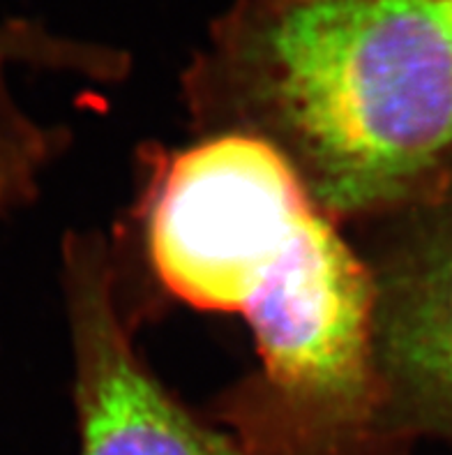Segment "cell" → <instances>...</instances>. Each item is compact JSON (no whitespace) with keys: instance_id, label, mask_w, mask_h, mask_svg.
Wrapping results in <instances>:
<instances>
[{"instance_id":"6da1fadb","label":"cell","mask_w":452,"mask_h":455,"mask_svg":"<svg viewBox=\"0 0 452 455\" xmlns=\"http://www.w3.org/2000/svg\"><path fill=\"white\" fill-rule=\"evenodd\" d=\"M141 225L169 294L252 331L261 365L218 407L242 453L384 455L395 444L365 257L275 150L215 134L153 153Z\"/></svg>"},{"instance_id":"7a4b0ae2","label":"cell","mask_w":452,"mask_h":455,"mask_svg":"<svg viewBox=\"0 0 452 455\" xmlns=\"http://www.w3.org/2000/svg\"><path fill=\"white\" fill-rule=\"evenodd\" d=\"M183 86L203 137L270 146L332 222L384 218L452 156V0H238Z\"/></svg>"},{"instance_id":"3957f363","label":"cell","mask_w":452,"mask_h":455,"mask_svg":"<svg viewBox=\"0 0 452 455\" xmlns=\"http://www.w3.org/2000/svg\"><path fill=\"white\" fill-rule=\"evenodd\" d=\"M63 287L81 455H245L146 368L123 315L115 257L102 236L67 238Z\"/></svg>"},{"instance_id":"277c9868","label":"cell","mask_w":452,"mask_h":455,"mask_svg":"<svg viewBox=\"0 0 452 455\" xmlns=\"http://www.w3.org/2000/svg\"><path fill=\"white\" fill-rule=\"evenodd\" d=\"M416 213L365 259L378 375L397 435L452 430V195Z\"/></svg>"},{"instance_id":"5b68a950","label":"cell","mask_w":452,"mask_h":455,"mask_svg":"<svg viewBox=\"0 0 452 455\" xmlns=\"http://www.w3.org/2000/svg\"><path fill=\"white\" fill-rule=\"evenodd\" d=\"M17 65L92 79H118L127 68L111 49L63 40L28 21L0 23V218L40 192L42 176L69 141L63 127L35 121L17 102L7 81V72Z\"/></svg>"}]
</instances>
